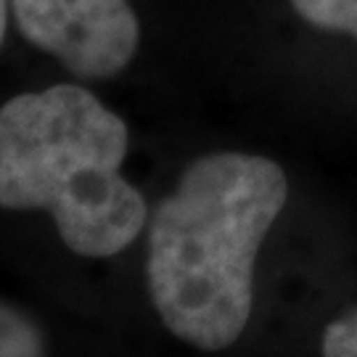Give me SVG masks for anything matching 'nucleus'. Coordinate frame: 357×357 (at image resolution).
I'll use <instances>...</instances> for the list:
<instances>
[{
  "mask_svg": "<svg viewBox=\"0 0 357 357\" xmlns=\"http://www.w3.org/2000/svg\"><path fill=\"white\" fill-rule=\"evenodd\" d=\"M125 156L128 125L88 88L51 85L0 106V206L48 212L79 257H114L143 230Z\"/></svg>",
  "mask_w": 357,
  "mask_h": 357,
  "instance_id": "nucleus-2",
  "label": "nucleus"
},
{
  "mask_svg": "<svg viewBox=\"0 0 357 357\" xmlns=\"http://www.w3.org/2000/svg\"><path fill=\"white\" fill-rule=\"evenodd\" d=\"M19 32L88 79L119 75L141 43L128 0H8Z\"/></svg>",
  "mask_w": 357,
  "mask_h": 357,
  "instance_id": "nucleus-3",
  "label": "nucleus"
},
{
  "mask_svg": "<svg viewBox=\"0 0 357 357\" xmlns=\"http://www.w3.org/2000/svg\"><path fill=\"white\" fill-rule=\"evenodd\" d=\"M289 199L275 162L217 151L185 167L149 230V291L167 331L217 352L243 333L255 299V262Z\"/></svg>",
  "mask_w": 357,
  "mask_h": 357,
  "instance_id": "nucleus-1",
  "label": "nucleus"
},
{
  "mask_svg": "<svg viewBox=\"0 0 357 357\" xmlns=\"http://www.w3.org/2000/svg\"><path fill=\"white\" fill-rule=\"evenodd\" d=\"M0 357H48L43 328L6 302H0Z\"/></svg>",
  "mask_w": 357,
  "mask_h": 357,
  "instance_id": "nucleus-4",
  "label": "nucleus"
},
{
  "mask_svg": "<svg viewBox=\"0 0 357 357\" xmlns=\"http://www.w3.org/2000/svg\"><path fill=\"white\" fill-rule=\"evenodd\" d=\"M307 24L326 32H344L357 40V0H291Z\"/></svg>",
  "mask_w": 357,
  "mask_h": 357,
  "instance_id": "nucleus-5",
  "label": "nucleus"
},
{
  "mask_svg": "<svg viewBox=\"0 0 357 357\" xmlns=\"http://www.w3.org/2000/svg\"><path fill=\"white\" fill-rule=\"evenodd\" d=\"M6 24H8V0H0V45L6 38Z\"/></svg>",
  "mask_w": 357,
  "mask_h": 357,
  "instance_id": "nucleus-7",
  "label": "nucleus"
},
{
  "mask_svg": "<svg viewBox=\"0 0 357 357\" xmlns=\"http://www.w3.org/2000/svg\"><path fill=\"white\" fill-rule=\"evenodd\" d=\"M323 357H357V305L326 326Z\"/></svg>",
  "mask_w": 357,
  "mask_h": 357,
  "instance_id": "nucleus-6",
  "label": "nucleus"
}]
</instances>
